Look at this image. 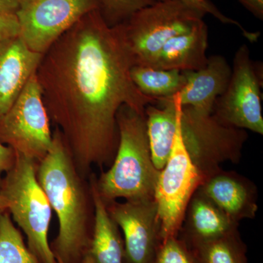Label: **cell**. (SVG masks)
I'll return each mask as SVG.
<instances>
[{
  "label": "cell",
  "mask_w": 263,
  "mask_h": 263,
  "mask_svg": "<svg viewBox=\"0 0 263 263\" xmlns=\"http://www.w3.org/2000/svg\"><path fill=\"white\" fill-rule=\"evenodd\" d=\"M246 44L235 53L228 87L212 114L221 124L263 135L260 77Z\"/></svg>",
  "instance_id": "9c48e42d"
},
{
  "label": "cell",
  "mask_w": 263,
  "mask_h": 263,
  "mask_svg": "<svg viewBox=\"0 0 263 263\" xmlns=\"http://www.w3.org/2000/svg\"><path fill=\"white\" fill-rule=\"evenodd\" d=\"M257 18H263V0H238Z\"/></svg>",
  "instance_id": "4316f807"
},
{
  "label": "cell",
  "mask_w": 263,
  "mask_h": 263,
  "mask_svg": "<svg viewBox=\"0 0 263 263\" xmlns=\"http://www.w3.org/2000/svg\"><path fill=\"white\" fill-rule=\"evenodd\" d=\"M197 190L235 222L257 215V186L238 173L221 168L204 179Z\"/></svg>",
  "instance_id": "7c38bea8"
},
{
  "label": "cell",
  "mask_w": 263,
  "mask_h": 263,
  "mask_svg": "<svg viewBox=\"0 0 263 263\" xmlns=\"http://www.w3.org/2000/svg\"><path fill=\"white\" fill-rule=\"evenodd\" d=\"M51 120L36 73L7 113L0 118V142L39 162L51 149Z\"/></svg>",
  "instance_id": "52a82bcc"
},
{
  "label": "cell",
  "mask_w": 263,
  "mask_h": 263,
  "mask_svg": "<svg viewBox=\"0 0 263 263\" xmlns=\"http://www.w3.org/2000/svg\"><path fill=\"white\" fill-rule=\"evenodd\" d=\"M209 29L203 20L187 32L171 38L151 67L187 72L203 68L208 62Z\"/></svg>",
  "instance_id": "2e32d148"
},
{
  "label": "cell",
  "mask_w": 263,
  "mask_h": 263,
  "mask_svg": "<svg viewBox=\"0 0 263 263\" xmlns=\"http://www.w3.org/2000/svg\"><path fill=\"white\" fill-rule=\"evenodd\" d=\"M174 97L178 102L179 127L183 146L202 179L220 170L224 162L238 163L248 139L247 130L224 125L213 114L181 106Z\"/></svg>",
  "instance_id": "8992f818"
},
{
  "label": "cell",
  "mask_w": 263,
  "mask_h": 263,
  "mask_svg": "<svg viewBox=\"0 0 263 263\" xmlns=\"http://www.w3.org/2000/svg\"><path fill=\"white\" fill-rule=\"evenodd\" d=\"M43 56L29 49L19 36L0 42V118L36 73Z\"/></svg>",
  "instance_id": "4fadbf2b"
},
{
  "label": "cell",
  "mask_w": 263,
  "mask_h": 263,
  "mask_svg": "<svg viewBox=\"0 0 263 263\" xmlns=\"http://www.w3.org/2000/svg\"><path fill=\"white\" fill-rule=\"evenodd\" d=\"M152 162L162 171L174 146L178 126V103L174 97L157 100L145 110Z\"/></svg>",
  "instance_id": "ac0fdd59"
},
{
  "label": "cell",
  "mask_w": 263,
  "mask_h": 263,
  "mask_svg": "<svg viewBox=\"0 0 263 263\" xmlns=\"http://www.w3.org/2000/svg\"><path fill=\"white\" fill-rule=\"evenodd\" d=\"M197 1L200 2V3H204V4H208V3H211L209 0H197Z\"/></svg>",
  "instance_id": "f546056e"
},
{
  "label": "cell",
  "mask_w": 263,
  "mask_h": 263,
  "mask_svg": "<svg viewBox=\"0 0 263 263\" xmlns=\"http://www.w3.org/2000/svg\"><path fill=\"white\" fill-rule=\"evenodd\" d=\"M205 14L181 0L156 2L137 11L120 24L134 65L153 66L167 41L191 30Z\"/></svg>",
  "instance_id": "5b68a950"
},
{
  "label": "cell",
  "mask_w": 263,
  "mask_h": 263,
  "mask_svg": "<svg viewBox=\"0 0 263 263\" xmlns=\"http://www.w3.org/2000/svg\"><path fill=\"white\" fill-rule=\"evenodd\" d=\"M19 34L18 20L15 15H0V42Z\"/></svg>",
  "instance_id": "d4e9b609"
},
{
  "label": "cell",
  "mask_w": 263,
  "mask_h": 263,
  "mask_svg": "<svg viewBox=\"0 0 263 263\" xmlns=\"http://www.w3.org/2000/svg\"><path fill=\"white\" fill-rule=\"evenodd\" d=\"M21 2L22 0H0V15H15Z\"/></svg>",
  "instance_id": "83f0119b"
},
{
  "label": "cell",
  "mask_w": 263,
  "mask_h": 263,
  "mask_svg": "<svg viewBox=\"0 0 263 263\" xmlns=\"http://www.w3.org/2000/svg\"><path fill=\"white\" fill-rule=\"evenodd\" d=\"M0 263H40L24 243L8 210L0 212Z\"/></svg>",
  "instance_id": "44dd1931"
},
{
  "label": "cell",
  "mask_w": 263,
  "mask_h": 263,
  "mask_svg": "<svg viewBox=\"0 0 263 263\" xmlns=\"http://www.w3.org/2000/svg\"><path fill=\"white\" fill-rule=\"evenodd\" d=\"M148 263H200L193 251L179 235L161 242Z\"/></svg>",
  "instance_id": "603a6c76"
},
{
  "label": "cell",
  "mask_w": 263,
  "mask_h": 263,
  "mask_svg": "<svg viewBox=\"0 0 263 263\" xmlns=\"http://www.w3.org/2000/svg\"><path fill=\"white\" fill-rule=\"evenodd\" d=\"M37 162L15 152L14 164L5 174L0 194L8 212L27 238V247L40 263H58L48 243L52 209L37 179Z\"/></svg>",
  "instance_id": "277c9868"
},
{
  "label": "cell",
  "mask_w": 263,
  "mask_h": 263,
  "mask_svg": "<svg viewBox=\"0 0 263 263\" xmlns=\"http://www.w3.org/2000/svg\"><path fill=\"white\" fill-rule=\"evenodd\" d=\"M238 226L239 223L230 219L197 190L189 202L178 235L190 247L236 231Z\"/></svg>",
  "instance_id": "9a60e30c"
},
{
  "label": "cell",
  "mask_w": 263,
  "mask_h": 263,
  "mask_svg": "<svg viewBox=\"0 0 263 263\" xmlns=\"http://www.w3.org/2000/svg\"><path fill=\"white\" fill-rule=\"evenodd\" d=\"M57 262H58V263H63V262H60V261H58V260H57Z\"/></svg>",
  "instance_id": "4dcf8cb0"
},
{
  "label": "cell",
  "mask_w": 263,
  "mask_h": 263,
  "mask_svg": "<svg viewBox=\"0 0 263 263\" xmlns=\"http://www.w3.org/2000/svg\"><path fill=\"white\" fill-rule=\"evenodd\" d=\"M99 10L110 27L124 23L137 11L156 3L155 0H98Z\"/></svg>",
  "instance_id": "7402d4cb"
},
{
  "label": "cell",
  "mask_w": 263,
  "mask_h": 263,
  "mask_svg": "<svg viewBox=\"0 0 263 263\" xmlns=\"http://www.w3.org/2000/svg\"><path fill=\"white\" fill-rule=\"evenodd\" d=\"M200 263H248L239 231L190 247Z\"/></svg>",
  "instance_id": "ffe728a7"
},
{
  "label": "cell",
  "mask_w": 263,
  "mask_h": 263,
  "mask_svg": "<svg viewBox=\"0 0 263 263\" xmlns=\"http://www.w3.org/2000/svg\"><path fill=\"white\" fill-rule=\"evenodd\" d=\"M130 74L142 94L157 101L173 98L181 91L186 79L184 72L146 65H133Z\"/></svg>",
  "instance_id": "d6986e66"
},
{
  "label": "cell",
  "mask_w": 263,
  "mask_h": 263,
  "mask_svg": "<svg viewBox=\"0 0 263 263\" xmlns=\"http://www.w3.org/2000/svg\"><path fill=\"white\" fill-rule=\"evenodd\" d=\"M134 65L120 24L110 27L100 10L85 15L43 54L36 76L51 122L61 133L78 171L113 163L122 105L145 115L157 100L132 80Z\"/></svg>",
  "instance_id": "6da1fadb"
},
{
  "label": "cell",
  "mask_w": 263,
  "mask_h": 263,
  "mask_svg": "<svg viewBox=\"0 0 263 263\" xmlns=\"http://www.w3.org/2000/svg\"><path fill=\"white\" fill-rule=\"evenodd\" d=\"M15 152L0 142V185L3 176L14 164Z\"/></svg>",
  "instance_id": "484cf974"
},
{
  "label": "cell",
  "mask_w": 263,
  "mask_h": 263,
  "mask_svg": "<svg viewBox=\"0 0 263 263\" xmlns=\"http://www.w3.org/2000/svg\"><path fill=\"white\" fill-rule=\"evenodd\" d=\"M184 72L186 83L176 95L181 106L212 114L216 100L229 84L232 72L229 63L224 57L214 55L208 58L203 68Z\"/></svg>",
  "instance_id": "5bb4252c"
},
{
  "label": "cell",
  "mask_w": 263,
  "mask_h": 263,
  "mask_svg": "<svg viewBox=\"0 0 263 263\" xmlns=\"http://www.w3.org/2000/svg\"><path fill=\"white\" fill-rule=\"evenodd\" d=\"M124 239V263H148L160 246V224L155 199L106 204Z\"/></svg>",
  "instance_id": "8fae6325"
},
{
  "label": "cell",
  "mask_w": 263,
  "mask_h": 263,
  "mask_svg": "<svg viewBox=\"0 0 263 263\" xmlns=\"http://www.w3.org/2000/svg\"><path fill=\"white\" fill-rule=\"evenodd\" d=\"M155 1H165V0H155ZM181 1L186 3L189 5L195 7V8H198V9L203 10L206 13H210V14L214 15L215 18H217L218 20L220 21L221 23L233 24V25L237 26L241 30V32H243V35L247 37L251 42H254V41H257V38L259 37V32H249L247 29L243 28V26L238 23L237 21L230 18L229 17L226 16V15L221 13L220 10L218 9L215 5L212 4V3L204 4V3H200V2L197 1V0H181Z\"/></svg>",
  "instance_id": "cb8c5ba5"
},
{
  "label": "cell",
  "mask_w": 263,
  "mask_h": 263,
  "mask_svg": "<svg viewBox=\"0 0 263 263\" xmlns=\"http://www.w3.org/2000/svg\"><path fill=\"white\" fill-rule=\"evenodd\" d=\"M119 143L113 163L95 179L99 195L105 204L125 200L155 199L160 171L152 162L146 116L127 105L118 111Z\"/></svg>",
  "instance_id": "3957f363"
},
{
  "label": "cell",
  "mask_w": 263,
  "mask_h": 263,
  "mask_svg": "<svg viewBox=\"0 0 263 263\" xmlns=\"http://www.w3.org/2000/svg\"><path fill=\"white\" fill-rule=\"evenodd\" d=\"M99 10L98 0H22L15 13L18 36L29 49L44 54L85 15Z\"/></svg>",
  "instance_id": "30bf717a"
},
{
  "label": "cell",
  "mask_w": 263,
  "mask_h": 263,
  "mask_svg": "<svg viewBox=\"0 0 263 263\" xmlns=\"http://www.w3.org/2000/svg\"><path fill=\"white\" fill-rule=\"evenodd\" d=\"M202 181L201 175L183 146L178 117L174 146L168 160L159 174L154 196L157 206L162 241L179 234L189 202Z\"/></svg>",
  "instance_id": "ba28073f"
},
{
  "label": "cell",
  "mask_w": 263,
  "mask_h": 263,
  "mask_svg": "<svg viewBox=\"0 0 263 263\" xmlns=\"http://www.w3.org/2000/svg\"><path fill=\"white\" fill-rule=\"evenodd\" d=\"M9 206V202L0 194V212L6 211Z\"/></svg>",
  "instance_id": "f1b7e54d"
},
{
  "label": "cell",
  "mask_w": 263,
  "mask_h": 263,
  "mask_svg": "<svg viewBox=\"0 0 263 263\" xmlns=\"http://www.w3.org/2000/svg\"><path fill=\"white\" fill-rule=\"evenodd\" d=\"M38 182L59 221V232L50 247L57 260L82 263L95 224V204L89 178L78 171L57 128L46 157L37 163Z\"/></svg>",
  "instance_id": "7a4b0ae2"
},
{
  "label": "cell",
  "mask_w": 263,
  "mask_h": 263,
  "mask_svg": "<svg viewBox=\"0 0 263 263\" xmlns=\"http://www.w3.org/2000/svg\"><path fill=\"white\" fill-rule=\"evenodd\" d=\"M95 179L96 175L92 172L89 176V181L95 204L94 230L82 263H124L122 232L99 195Z\"/></svg>",
  "instance_id": "e0dca14e"
}]
</instances>
